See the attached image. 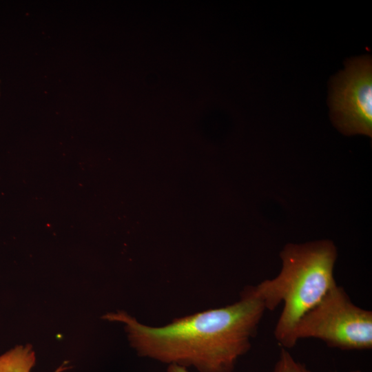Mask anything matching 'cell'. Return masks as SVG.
Returning a JSON list of instances; mask_svg holds the SVG:
<instances>
[{"label": "cell", "instance_id": "obj_1", "mask_svg": "<svg viewBox=\"0 0 372 372\" xmlns=\"http://www.w3.org/2000/svg\"><path fill=\"white\" fill-rule=\"evenodd\" d=\"M266 311L254 286H248L231 304L175 318L163 327L143 324L124 311L103 318L123 323L132 347L142 357L199 372H232L251 348Z\"/></svg>", "mask_w": 372, "mask_h": 372}, {"label": "cell", "instance_id": "obj_2", "mask_svg": "<svg viewBox=\"0 0 372 372\" xmlns=\"http://www.w3.org/2000/svg\"><path fill=\"white\" fill-rule=\"evenodd\" d=\"M280 258L282 265L278 275L254 288L267 310H273L283 303L274 336L284 348L299 319L336 284L333 268L337 249L329 240L289 244Z\"/></svg>", "mask_w": 372, "mask_h": 372}, {"label": "cell", "instance_id": "obj_3", "mask_svg": "<svg viewBox=\"0 0 372 372\" xmlns=\"http://www.w3.org/2000/svg\"><path fill=\"white\" fill-rule=\"evenodd\" d=\"M303 338H316L342 350L372 348V312L355 305L344 289L335 284L290 333L285 349Z\"/></svg>", "mask_w": 372, "mask_h": 372}, {"label": "cell", "instance_id": "obj_4", "mask_svg": "<svg viewBox=\"0 0 372 372\" xmlns=\"http://www.w3.org/2000/svg\"><path fill=\"white\" fill-rule=\"evenodd\" d=\"M332 120L343 134L372 135V65L369 56L349 59L331 81Z\"/></svg>", "mask_w": 372, "mask_h": 372}, {"label": "cell", "instance_id": "obj_5", "mask_svg": "<svg viewBox=\"0 0 372 372\" xmlns=\"http://www.w3.org/2000/svg\"><path fill=\"white\" fill-rule=\"evenodd\" d=\"M35 360V353L30 345L17 346L0 355V372H30ZM64 369L60 367L56 372Z\"/></svg>", "mask_w": 372, "mask_h": 372}, {"label": "cell", "instance_id": "obj_6", "mask_svg": "<svg viewBox=\"0 0 372 372\" xmlns=\"http://www.w3.org/2000/svg\"><path fill=\"white\" fill-rule=\"evenodd\" d=\"M271 372H313L297 361L287 350L281 348L279 357Z\"/></svg>", "mask_w": 372, "mask_h": 372}, {"label": "cell", "instance_id": "obj_7", "mask_svg": "<svg viewBox=\"0 0 372 372\" xmlns=\"http://www.w3.org/2000/svg\"><path fill=\"white\" fill-rule=\"evenodd\" d=\"M166 372H189L187 369L176 364L168 365Z\"/></svg>", "mask_w": 372, "mask_h": 372}, {"label": "cell", "instance_id": "obj_8", "mask_svg": "<svg viewBox=\"0 0 372 372\" xmlns=\"http://www.w3.org/2000/svg\"><path fill=\"white\" fill-rule=\"evenodd\" d=\"M353 372H361V371H358V370H356V371H353Z\"/></svg>", "mask_w": 372, "mask_h": 372}]
</instances>
